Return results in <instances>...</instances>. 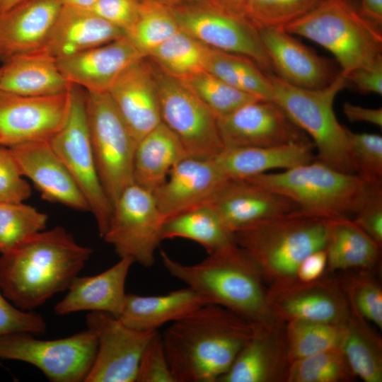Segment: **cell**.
Instances as JSON below:
<instances>
[{
  "label": "cell",
  "mask_w": 382,
  "mask_h": 382,
  "mask_svg": "<svg viewBox=\"0 0 382 382\" xmlns=\"http://www.w3.org/2000/svg\"><path fill=\"white\" fill-rule=\"evenodd\" d=\"M253 330L249 321L213 303L172 322L161 337L175 382H218Z\"/></svg>",
  "instance_id": "6da1fadb"
},
{
  "label": "cell",
  "mask_w": 382,
  "mask_h": 382,
  "mask_svg": "<svg viewBox=\"0 0 382 382\" xmlns=\"http://www.w3.org/2000/svg\"><path fill=\"white\" fill-rule=\"evenodd\" d=\"M92 253L62 226L39 231L0 255V290L16 307L32 311L67 290Z\"/></svg>",
  "instance_id": "7a4b0ae2"
},
{
  "label": "cell",
  "mask_w": 382,
  "mask_h": 382,
  "mask_svg": "<svg viewBox=\"0 0 382 382\" xmlns=\"http://www.w3.org/2000/svg\"><path fill=\"white\" fill-rule=\"evenodd\" d=\"M167 272L202 296L253 325L268 324L276 317L267 301V286L249 254L236 243L221 248L202 261L185 265L161 250Z\"/></svg>",
  "instance_id": "3957f363"
},
{
  "label": "cell",
  "mask_w": 382,
  "mask_h": 382,
  "mask_svg": "<svg viewBox=\"0 0 382 382\" xmlns=\"http://www.w3.org/2000/svg\"><path fill=\"white\" fill-rule=\"evenodd\" d=\"M328 220L299 209L237 231L235 241L254 260L267 287L282 285L296 279L308 255L325 248Z\"/></svg>",
  "instance_id": "277c9868"
},
{
  "label": "cell",
  "mask_w": 382,
  "mask_h": 382,
  "mask_svg": "<svg viewBox=\"0 0 382 382\" xmlns=\"http://www.w3.org/2000/svg\"><path fill=\"white\" fill-rule=\"evenodd\" d=\"M246 180L289 198L302 212L326 219L354 215L370 187L357 174L340 171L316 159Z\"/></svg>",
  "instance_id": "5b68a950"
},
{
  "label": "cell",
  "mask_w": 382,
  "mask_h": 382,
  "mask_svg": "<svg viewBox=\"0 0 382 382\" xmlns=\"http://www.w3.org/2000/svg\"><path fill=\"white\" fill-rule=\"evenodd\" d=\"M269 77L272 88L271 100L310 136L317 149L316 160L340 171L355 173L347 128L340 124L334 111L337 95L347 86L344 74L340 71L328 86L313 89L291 85L274 74H269Z\"/></svg>",
  "instance_id": "8992f818"
},
{
  "label": "cell",
  "mask_w": 382,
  "mask_h": 382,
  "mask_svg": "<svg viewBox=\"0 0 382 382\" xmlns=\"http://www.w3.org/2000/svg\"><path fill=\"white\" fill-rule=\"evenodd\" d=\"M323 47L345 76L382 56L381 30L364 18L348 0H323L316 8L280 28Z\"/></svg>",
  "instance_id": "52a82bcc"
},
{
  "label": "cell",
  "mask_w": 382,
  "mask_h": 382,
  "mask_svg": "<svg viewBox=\"0 0 382 382\" xmlns=\"http://www.w3.org/2000/svg\"><path fill=\"white\" fill-rule=\"evenodd\" d=\"M67 117L49 143L83 195L100 236L105 234L112 212L100 183L92 151L86 112V91L71 84Z\"/></svg>",
  "instance_id": "ba28073f"
},
{
  "label": "cell",
  "mask_w": 382,
  "mask_h": 382,
  "mask_svg": "<svg viewBox=\"0 0 382 382\" xmlns=\"http://www.w3.org/2000/svg\"><path fill=\"white\" fill-rule=\"evenodd\" d=\"M86 112L98 176L113 206L122 192L134 183L137 142L108 93L86 92Z\"/></svg>",
  "instance_id": "9c48e42d"
},
{
  "label": "cell",
  "mask_w": 382,
  "mask_h": 382,
  "mask_svg": "<svg viewBox=\"0 0 382 382\" xmlns=\"http://www.w3.org/2000/svg\"><path fill=\"white\" fill-rule=\"evenodd\" d=\"M97 346L96 337L88 329L52 340L25 332H10L0 335V359L30 364L53 382H85Z\"/></svg>",
  "instance_id": "30bf717a"
},
{
  "label": "cell",
  "mask_w": 382,
  "mask_h": 382,
  "mask_svg": "<svg viewBox=\"0 0 382 382\" xmlns=\"http://www.w3.org/2000/svg\"><path fill=\"white\" fill-rule=\"evenodd\" d=\"M164 221L153 192L132 183L114 203L102 238L114 247L120 258H129L133 262L150 267L155 260V251L163 241Z\"/></svg>",
  "instance_id": "8fae6325"
},
{
  "label": "cell",
  "mask_w": 382,
  "mask_h": 382,
  "mask_svg": "<svg viewBox=\"0 0 382 382\" xmlns=\"http://www.w3.org/2000/svg\"><path fill=\"white\" fill-rule=\"evenodd\" d=\"M162 122L179 139L190 156L214 158L225 147L217 117L183 83L154 69Z\"/></svg>",
  "instance_id": "7c38bea8"
},
{
  "label": "cell",
  "mask_w": 382,
  "mask_h": 382,
  "mask_svg": "<svg viewBox=\"0 0 382 382\" xmlns=\"http://www.w3.org/2000/svg\"><path fill=\"white\" fill-rule=\"evenodd\" d=\"M171 9L180 29L207 47L245 57L273 74L260 29L245 17L205 4Z\"/></svg>",
  "instance_id": "4fadbf2b"
},
{
  "label": "cell",
  "mask_w": 382,
  "mask_h": 382,
  "mask_svg": "<svg viewBox=\"0 0 382 382\" xmlns=\"http://www.w3.org/2000/svg\"><path fill=\"white\" fill-rule=\"evenodd\" d=\"M86 322L98 346L85 382H136L141 357L157 330H137L99 311L88 313Z\"/></svg>",
  "instance_id": "5bb4252c"
},
{
  "label": "cell",
  "mask_w": 382,
  "mask_h": 382,
  "mask_svg": "<svg viewBox=\"0 0 382 382\" xmlns=\"http://www.w3.org/2000/svg\"><path fill=\"white\" fill-rule=\"evenodd\" d=\"M69 105V91L47 96L0 91V145L49 141L65 122Z\"/></svg>",
  "instance_id": "9a60e30c"
},
{
  "label": "cell",
  "mask_w": 382,
  "mask_h": 382,
  "mask_svg": "<svg viewBox=\"0 0 382 382\" xmlns=\"http://www.w3.org/2000/svg\"><path fill=\"white\" fill-rule=\"evenodd\" d=\"M225 148L266 147L309 141L275 102L258 99L217 119Z\"/></svg>",
  "instance_id": "2e32d148"
},
{
  "label": "cell",
  "mask_w": 382,
  "mask_h": 382,
  "mask_svg": "<svg viewBox=\"0 0 382 382\" xmlns=\"http://www.w3.org/2000/svg\"><path fill=\"white\" fill-rule=\"evenodd\" d=\"M267 301L274 316L286 323H345L351 311L340 281L324 276L308 282L295 279L269 286Z\"/></svg>",
  "instance_id": "e0dca14e"
},
{
  "label": "cell",
  "mask_w": 382,
  "mask_h": 382,
  "mask_svg": "<svg viewBox=\"0 0 382 382\" xmlns=\"http://www.w3.org/2000/svg\"><path fill=\"white\" fill-rule=\"evenodd\" d=\"M290 361L286 322L275 318L253 332L218 382H286Z\"/></svg>",
  "instance_id": "ac0fdd59"
},
{
  "label": "cell",
  "mask_w": 382,
  "mask_h": 382,
  "mask_svg": "<svg viewBox=\"0 0 382 382\" xmlns=\"http://www.w3.org/2000/svg\"><path fill=\"white\" fill-rule=\"evenodd\" d=\"M207 204L233 233L299 209L289 198L246 179H226Z\"/></svg>",
  "instance_id": "d6986e66"
},
{
  "label": "cell",
  "mask_w": 382,
  "mask_h": 382,
  "mask_svg": "<svg viewBox=\"0 0 382 382\" xmlns=\"http://www.w3.org/2000/svg\"><path fill=\"white\" fill-rule=\"evenodd\" d=\"M226 179L214 158L187 156L153 194L166 220L207 204Z\"/></svg>",
  "instance_id": "ffe728a7"
},
{
  "label": "cell",
  "mask_w": 382,
  "mask_h": 382,
  "mask_svg": "<svg viewBox=\"0 0 382 382\" xmlns=\"http://www.w3.org/2000/svg\"><path fill=\"white\" fill-rule=\"evenodd\" d=\"M260 34L272 71L291 85L311 89L323 88L340 71H336L328 59L282 29L260 28Z\"/></svg>",
  "instance_id": "44dd1931"
},
{
  "label": "cell",
  "mask_w": 382,
  "mask_h": 382,
  "mask_svg": "<svg viewBox=\"0 0 382 382\" xmlns=\"http://www.w3.org/2000/svg\"><path fill=\"white\" fill-rule=\"evenodd\" d=\"M146 59L129 65L108 92L137 142L162 122L154 69Z\"/></svg>",
  "instance_id": "7402d4cb"
},
{
  "label": "cell",
  "mask_w": 382,
  "mask_h": 382,
  "mask_svg": "<svg viewBox=\"0 0 382 382\" xmlns=\"http://www.w3.org/2000/svg\"><path fill=\"white\" fill-rule=\"evenodd\" d=\"M144 57L125 35L71 56L57 59L71 84L88 93H108L120 74Z\"/></svg>",
  "instance_id": "603a6c76"
},
{
  "label": "cell",
  "mask_w": 382,
  "mask_h": 382,
  "mask_svg": "<svg viewBox=\"0 0 382 382\" xmlns=\"http://www.w3.org/2000/svg\"><path fill=\"white\" fill-rule=\"evenodd\" d=\"M23 175L30 179L42 198L78 211L88 204L49 141H35L10 148Z\"/></svg>",
  "instance_id": "cb8c5ba5"
},
{
  "label": "cell",
  "mask_w": 382,
  "mask_h": 382,
  "mask_svg": "<svg viewBox=\"0 0 382 382\" xmlns=\"http://www.w3.org/2000/svg\"><path fill=\"white\" fill-rule=\"evenodd\" d=\"M62 6L60 0H25L0 13V60L42 50Z\"/></svg>",
  "instance_id": "d4e9b609"
},
{
  "label": "cell",
  "mask_w": 382,
  "mask_h": 382,
  "mask_svg": "<svg viewBox=\"0 0 382 382\" xmlns=\"http://www.w3.org/2000/svg\"><path fill=\"white\" fill-rule=\"evenodd\" d=\"M133 263L131 259L123 257L98 274L77 276L66 295L56 304L54 312L62 316L79 311H99L118 318L125 302V282Z\"/></svg>",
  "instance_id": "484cf974"
},
{
  "label": "cell",
  "mask_w": 382,
  "mask_h": 382,
  "mask_svg": "<svg viewBox=\"0 0 382 382\" xmlns=\"http://www.w3.org/2000/svg\"><path fill=\"white\" fill-rule=\"evenodd\" d=\"M125 35L91 10L63 5L42 50L57 59Z\"/></svg>",
  "instance_id": "4316f807"
},
{
  "label": "cell",
  "mask_w": 382,
  "mask_h": 382,
  "mask_svg": "<svg viewBox=\"0 0 382 382\" xmlns=\"http://www.w3.org/2000/svg\"><path fill=\"white\" fill-rule=\"evenodd\" d=\"M71 86L60 71L57 59L42 50L16 55L1 67V92L47 96L68 92Z\"/></svg>",
  "instance_id": "83f0119b"
},
{
  "label": "cell",
  "mask_w": 382,
  "mask_h": 382,
  "mask_svg": "<svg viewBox=\"0 0 382 382\" xmlns=\"http://www.w3.org/2000/svg\"><path fill=\"white\" fill-rule=\"evenodd\" d=\"M312 141L266 147L224 148L214 158L227 178L248 179L275 168L289 169L316 159Z\"/></svg>",
  "instance_id": "f1b7e54d"
},
{
  "label": "cell",
  "mask_w": 382,
  "mask_h": 382,
  "mask_svg": "<svg viewBox=\"0 0 382 382\" xmlns=\"http://www.w3.org/2000/svg\"><path fill=\"white\" fill-rule=\"evenodd\" d=\"M207 303L204 298L187 286L157 296L127 294L118 318L132 329L156 331L163 325L174 322Z\"/></svg>",
  "instance_id": "f546056e"
},
{
  "label": "cell",
  "mask_w": 382,
  "mask_h": 382,
  "mask_svg": "<svg viewBox=\"0 0 382 382\" xmlns=\"http://www.w3.org/2000/svg\"><path fill=\"white\" fill-rule=\"evenodd\" d=\"M187 156L177 136L161 122L137 144L134 183L154 192L165 183L173 167Z\"/></svg>",
  "instance_id": "4dcf8cb0"
},
{
  "label": "cell",
  "mask_w": 382,
  "mask_h": 382,
  "mask_svg": "<svg viewBox=\"0 0 382 382\" xmlns=\"http://www.w3.org/2000/svg\"><path fill=\"white\" fill-rule=\"evenodd\" d=\"M325 249L327 270H373L381 247L349 217L329 219Z\"/></svg>",
  "instance_id": "1f68e13d"
},
{
  "label": "cell",
  "mask_w": 382,
  "mask_h": 382,
  "mask_svg": "<svg viewBox=\"0 0 382 382\" xmlns=\"http://www.w3.org/2000/svg\"><path fill=\"white\" fill-rule=\"evenodd\" d=\"M161 237L162 240L179 238L193 241L208 254L236 243L234 233L207 204L166 219Z\"/></svg>",
  "instance_id": "d6a6232c"
},
{
  "label": "cell",
  "mask_w": 382,
  "mask_h": 382,
  "mask_svg": "<svg viewBox=\"0 0 382 382\" xmlns=\"http://www.w3.org/2000/svg\"><path fill=\"white\" fill-rule=\"evenodd\" d=\"M367 322L351 309L341 349L356 377L365 382H381L382 340Z\"/></svg>",
  "instance_id": "836d02e7"
},
{
  "label": "cell",
  "mask_w": 382,
  "mask_h": 382,
  "mask_svg": "<svg viewBox=\"0 0 382 382\" xmlns=\"http://www.w3.org/2000/svg\"><path fill=\"white\" fill-rule=\"evenodd\" d=\"M213 50L180 29L151 51L158 68L179 80L207 71Z\"/></svg>",
  "instance_id": "e575fe53"
},
{
  "label": "cell",
  "mask_w": 382,
  "mask_h": 382,
  "mask_svg": "<svg viewBox=\"0 0 382 382\" xmlns=\"http://www.w3.org/2000/svg\"><path fill=\"white\" fill-rule=\"evenodd\" d=\"M261 69L245 57L213 50L207 71L242 91L271 100L269 74Z\"/></svg>",
  "instance_id": "d590c367"
},
{
  "label": "cell",
  "mask_w": 382,
  "mask_h": 382,
  "mask_svg": "<svg viewBox=\"0 0 382 382\" xmlns=\"http://www.w3.org/2000/svg\"><path fill=\"white\" fill-rule=\"evenodd\" d=\"M180 28L172 9L155 0H140L137 18L125 36L146 57Z\"/></svg>",
  "instance_id": "8d00e7d4"
},
{
  "label": "cell",
  "mask_w": 382,
  "mask_h": 382,
  "mask_svg": "<svg viewBox=\"0 0 382 382\" xmlns=\"http://www.w3.org/2000/svg\"><path fill=\"white\" fill-rule=\"evenodd\" d=\"M345 323L308 320L286 322V335L290 364L315 354L341 348Z\"/></svg>",
  "instance_id": "74e56055"
},
{
  "label": "cell",
  "mask_w": 382,
  "mask_h": 382,
  "mask_svg": "<svg viewBox=\"0 0 382 382\" xmlns=\"http://www.w3.org/2000/svg\"><path fill=\"white\" fill-rule=\"evenodd\" d=\"M356 378L341 348L292 361L286 382H347Z\"/></svg>",
  "instance_id": "f35d334b"
},
{
  "label": "cell",
  "mask_w": 382,
  "mask_h": 382,
  "mask_svg": "<svg viewBox=\"0 0 382 382\" xmlns=\"http://www.w3.org/2000/svg\"><path fill=\"white\" fill-rule=\"evenodd\" d=\"M180 81L202 101L217 119L246 103L260 99L229 85L209 71Z\"/></svg>",
  "instance_id": "ab89813d"
},
{
  "label": "cell",
  "mask_w": 382,
  "mask_h": 382,
  "mask_svg": "<svg viewBox=\"0 0 382 382\" xmlns=\"http://www.w3.org/2000/svg\"><path fill=\"white\" fill-rule=\"evenodd\" d=\"M48 216L35 207L19 203H0V255L46 228Z\"/></svg>",
  "instance_id": "60d3db41"
},
{
  "label": "cell",
  "mask_w": 382,
  "mask_h": 382,
  "mask_svg": "<svg viewBox=\"0 0 382 382\" xmlns=\"http://www.w3.org/2000/svg\"><path fill=\"white\" fill-rule=\"evenodd\" d=\"M323 1L246 0L243 16L259 29H280L303 17Z\"/></svg>",
  "instance_id": "b9f144b4"
},
{
  "label": "cell",
  "mask_w": 382,
  "mask_h": 382,
  "mask_svg": "<svg viewBox=\"0 0 382 382\" xmlns=\"http://www.w3.org/2000/svg\"><path fill=\"white\" fill-rule=\"evenodd\" d=\"M352 311L382 329V289L368 272L340 280Z\"/></svg>",
  "instance_id": "7bdbcfd3"
},
{
  "label": "cell",
  "mask_w": 382,
  "mask_h": 382,
  "mask_svg": "<svg viewBox=\"0 0 382 382\" xmlns=\"http://www.w3.org/2000/svg\"><path fill=\"white\" fill-rule=\"evenodd\" d=\"M354 173L367 184L382 185V137L347 129Z\"/></svg>",
  "instance_id": "ee69618b"
},
{
  "label": "cell",
  "mask_w": 382,
  "mask_h": 382,
  "mask_svg": "<svg viewBox=\"0 0 382 382\" xmlns=\"http://www.w3.org/2000/svg\"><path fill=\"white\" fill-rule=\"evenodd\" d=\"M24 178L10 148L0 145V203L23 202L30 197L31 187Z\"/></svg>",
  "instance_id": "f6af8a7d"
},
{
  "label": "cell",
  "mask_w": 382,
  "mask_h": 382,
  "mask_svg": "<svg viewBox=\"0 0 382 382\" xmlns=\"http://www.w3.org/2000/svg\"><path fill=\"white\" fill-rule=\"evenodd\" d=\"M136 382H175L158 331L143 352Z\"/></svg>",
  "instance_id": "bcb514c9"
},
{
  "label": "cell",
  "mask_w": 382,
  "mask_h": 382,
  "mask_svg": "<svg viewBox=\"0 0 382 382\" xmlns=\"http://www.w3.org/2000/svg\"><path fill=\"white\" fill-rule=\"evenodd\" d=\"M46 329V323L41 315L16 307L0 290V335L16 332L35 335L44 333Z\"/></svg>",
  "instance_id": "7dc6e473"
},
{
  "label": "cell",
  "mask_w": 382,
  "mask_h": 382,
  "mask_svg": "<svg viewBox=\"0 0 382 382\" xmlns=\"http://www.w3.org/2000/svg\"><path fill=\"white\" fill-rule=\"evenodd\" d=\"M353 221L382 246V185H371Z\"/></svg>",
  "instance_id": "c3c4849f"
},
{
  "label": "cell",
  "mask_w": 382,
  "mask_h": 382,
  "mask_svg": "<svg viewBox=\"0 0 382 382\" xmlns=\"http://www.w3.org/2000/svg\"><path fill=\"white\" fill-rule=\"evenodd\" d=\"M139 3L140 0H98L91 11L125 34L137 18Z\"/></svg>",
  "instance_id": "681fc988"
},
{
  "label": "cell",
  "mask_w": 382,
  "mask_h": 382,
  "mask_svg": "<svg viewBox=\"0 0 382 382\" xmlns=\"http://www.w3.org/2000/svg\"><path fill=\"white\" fill-rule=\"evenodd\" d=\"M345 76V75H344ZM359 91L382 94V56L369 66L356 69L345 76Z\"/></svg>",
  "instance_id": "f907efd6"
},
{
  "label": "cell",
  "mask_w": 382,
  "mask_h": 382,
  "mask_svg": "<svg viewBox=\"0 0 382 382\" xmlns=\"http://www.w3.org/2000/svg\"><path fill=\"white\" fill-rule=\"evenodd\" d=\"M328 257L325 248L308 255L299 265L296 271V279L308 282L322 277L327 270Z\"/></svg>",
  "instance_id": "816d5d0a"
},
{
  "label": "cell",
  "mask_w": 382,
  "mask_h": 382,
  "mask_svg": "<svg viewBox=\"0 0 382 382\" xmlns=\"http://www.w3.org/2000/svg\"><path fill=\"white\" fill-rule=\"evenodd\" d=\"M342 111L349 122H364L382 127V109L369 108L345 102Z\"/></svg>",
  "instance_id": "f5cc1de1"
},
{
  "label": "cell",
  "mask_w": 382,
  "mask_h": 382,
  "mask_svg": "<svg viewBox=\"0 0 382 382\" xmlns=\"http://www.w3.org/2000/svg\"><path fill=\"white\" fill-rule=\"evenodd\" d=\"M358 10L364 18L381 30L382 0H361Z\"/></svg>",
  "instance_id": "db71d44e"
},
{
  "label": "cell",
  "mask_w": 382,
  "mask_h": 382,
  "mask_svg": "<svg viewBox=\"0 0 382 382\" xmlns=\"http://www.w3.org/2000/svg\"><path fill=\"white\" fill-rule=\"evenodd\" d=\"M205 4L243 16L246 0H202ZM244 17V16H243Z\"/></svg>",
  "instance_id": "11a10c76"
},
{
  "label": "cell",
  "mask_w": 382,
  "mask_h": 382,
  "mask_svg": "<svg viewBox=\"0 0 382 382\" xmlns=\"http://www.w3.org/2000/svg\"><path fill=\"white\" fill-rule=\"evenodd\" d=\"M64 6L91 10L98 0H60Z\"/></svg>",
  "instance_id": "9f6ffc18"
},
{
  "label": "cell",
  "mask_w": 382,
  "mask_h": 382,
  "mask_svg": "<svg viewBox=\"0 0 382 382\" xmlns=\"http://www.w3.org/2000/svg\"><path fill=\"white\" fill-rule=\"evenodd\" d=\"M25 0H0V13L6 11Z\"/></svg>",
  "instance_id": "6f0895ef"
},
{
  "label": "cell",
  "mask_w": 382,
  "mask_h": 382,
  "mask_svg": "<svg viewBox=\"0 0 382 382\" xmlns=\"http://www.w3.org/2000/svg\"><path fill=\"white\" fill-rule=\"evenodd\" d=\"M155 1L163 5H166L168 7L172 8V7L180 6V4L190 0H155Z\"/></svg>",
  "instance_id": "680465c9"
},
{
  "label": "cell",
  "mask_w": 382,
  "mask_h": 382,
  "mask_svg": "<svg viewBox=\"0 0 382 382\" xmlns=\"http://www.w3.org/2000/svg\"><path fill=\"white\" fill-rule=\"evenodd\" d=\"M0 75H1V68H0Z\"/></svg>",
  "instance_id": "91938a15"
}]
</instances>
